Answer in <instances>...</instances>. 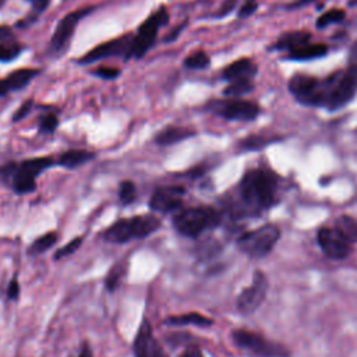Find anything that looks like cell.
Instances as JSON below:
<instances>
[{
	"mask_svg": "<svg viewBox=\"0 0 357 357\" xmlns=\"http://www.w3.org/2000/svg\"><path fill=\"white\" fill-rule=\"evenodd\" d=\"M160 227V220L153 215H137L128 219H120L103 231L105 241L124 244L132 240H141Z\"/></svg>",
	"mask_w": 357,
	"mask_h": 357,
	"instance_id": "2",
	"label": "cell"
},
{
	"mask_svg": "<svg viewBox=\"0 0 357 357\" xmlns=\"http://www.w3.org/2000/svg\"><path fill=\"white\" fill-rule=\"evenodd\" d=\"M222 222V215L209 206H195L187 208L176 213L173 218L174 229L185 237L197 238L204 231L219 226Z\"/></svg>",
	"mask_w": 357,
	"mask_h": 357,
	"instance_id": "3",
	"label": "cell"
},
{
	"mask_svg": "<svg viewBox=\"0 0 357 357\" xmlns=\"http://www.w3.org/2000/svg\"><path fill=\"white\" fill-rule=\"evenodd\" d=\"M10 38H11V29L8 26L1 25L0 26V42L6 40V39H10Z\"/></svg>",
	"mask_w": 357,
	"mask_h": 357,
	"instance_id": "43",
	"label": "cell"
},
{
	"mask_svg": "<svg viewBox=\"0 0 357 357\" xmlns=\"http://www.w3.org/2000/svg\"><path fill=\"white\" fill-rule=\"evenodd\" d=\"M137 198V187L131 180H123L119 185V199L123 205L134 202Z\"/></svg>",
	"mask_w": 357,
	"mask_h": 357,
	"instance_id": "31",
	"label": "cell"
},
{
	"mask_svg": "<svg viewBox=\"0 0 357 357\" xmlns=\"http://www.w3.org/2000/svg\"><path fill=\"white\" fill-rule=\"evenodd\" d=\"M317 243L328 258L336 261L344 259L351 251V243L336 227H319L317 231Z\"/></svg>",
	"mask_w": 357,
	"mask_h": 357,
	"instance_id": "11",
	"label": "cell"
},
{
	"mask_svg": "<svg viewBox=\"0 0 357 357\" xmlns=\"http://www.w3.org/2000/svg\"><path fill=\"white\" fill-rule=\"evenodd\" d=\"M8 91H10V88L7 85V81L6 79H0V98L4 96Z\"/></svg>",
	"mask_w": 357,
	"mask_h": 357,
	"instance_id": "46",
	"label": "cell"
},
{
	"mask_svg": "<svg viewBox=\"0 0 357 357\" xmlns=\"http://www.w3.org/2000/svg\"><path fill=\"white\" fill-rule=\"evenodd\" d=\"M132 39H134L132 35L126 33L117 39L100 43L96 47L91 49L88 53H85L79 59V63L89 64V63H93V61H98V60H102L106 57H112V56H120V54L127 56L130 52L131 43H132Z\"/></svg>",
	"mask_w": 357,
	"mask_h": 357,
	"instance_id": "14",
	"label": "cell"
},
{
	"mask_svg": "<svg viewBox=\"0 0 357 357\" xmlns=\"http://www.w3.org/2000/svg\"><path fill=\"white\" fill-rule=\"evenodd\" d=\"M92 10H93V7H85V8H79L77 11H71L66 17H63L59 21V24L54 29V33L52 36V40H50L52 49H56V50L61 49L68 42V39L73 36L79 20L82 17H85L86 14H89Z\"/></svg>",
	"mask_w": 357,
	"mask_h": 357,
	"instance_id": "15",
	"label": "cell"
},
{
	"mask_svg": "<svg viewBox=\"0 0 357 357\" xmlns=\"http://www.w3.org/2000/svg\"><path fill=\"white\" fill-rule=\"evenodd\" d=\"M95 158V153L86 149H68L59 158V165L66 169H75L84 163H88Z\"/></svg>",
	"mask_w": 357,
	"mask_h": 357,
	"instance_id": "19",
	"label": "cell"
},
{
	"mask_svg": "<svg viewBox=\"0 0 357 357\" xmlns=\"http://www.w3.org/2000/svg\"><path fill=\"white\" fill-rule=\"evenodd\" d=\"M95 74L99 75V77H102V78H106V79H113V78L119 77L120 70H119V68H114V67H105V66H102V67H99V68L95 71Z\"/></svg>",
	"mask_w": 357,
	"mask_h": 357,
	"instance_id": "38",
	"label": "cell"
},
{
	"mask_svg": "<svg viewBox=\"0 0 357 357\" xmlns=\"http://www.w3.org/2000/svg\"><path fill=\"white\" fill-rule=\"evenodd\" d=\"M346 17L344 11L340 10V8H331L328 11H325L324 14H321L317 20V28L322 29V28H326L328 25H332V24H337L340 21H343Z\"/></svg>",
	"mask_w": 357,
	"mask_h": 357,
	"instance_id": "29",
	"label": "cell"
},
{
	"mask_svg": "<svg viewBox=\"0 0 357 357\" xmlns=\"http://www.w3.org/2000/svg\"><path fill=\"white\" fill-rule=\"evenodd\" d=\"M29 1L32 3L33 8L36 11H39V13H42L47 7V4H49V0H29Z\"/></svg>",
	"mask_w": 357,
	"mask_h": 357,
	"instance_id": "41",
	"label": "cell"
},
{
	"mask_svg": "<svg viewBox=\"0 0 357 357\" xmlns=\"http://www.w3.org/2000/svg\"><path fill=\"white\" fill-rule=\"evenodd\" d=\"M22 47L17 42H10L8 39L0 42V61H11L21 53Z\"/></svg>",
	"mask_w": 357,
	"mask_h": 357,
	"instance_id": "32",
	"label": "cell"
},
{
	"mask_svg": "<svg viewBox=\"0 0 357 357\" xmlns=\"http://www.w3.org/2000/svg\"><path fill=\"white\" fill-rule=\"evenodd\" d=\"M280 227L273 223L262 225L254 230L243 233L237 238V247L241 252L251 258L266 257L280 240Z\"/></svg>",
	"mask_w": 357,
	"mask_h": 357,
	"instance_id": "4",
	"label": "cell"
},
{
	"mask_svg": "<svg viewBox=\"0 0 357 357\" xmlns=\"http://www.w3.org/2000/svg\"><path fill=\"white\" fill-rule=\"evenodd\" d=\"M192 135H194V131H191L188 128H184V127H167V128L159 131L155 135V142L158 145L167 146V145L177 144V142H180L183 139H187V138H190Z\"/></svg>",
	"mask_w": 357,
	"mask_h": 357,
	"instance_id": "18",
	"label": "cell"
},
{
	"mask_svg": "<svg viewBox=\"0 0 357 357\" xmlns=\"http://www.w3.org/2000/svg\"><path fill=\"white\" fill-rule=\"evenodd\" d=\"M166 325L172 326H183V325H195L199 328H208L213 324V321L199 312H187L181 315H172L165 319Z\"/></svg>",
	"mask_w": 357,
	"mask_h": 357,
	"instance_id": "20",
	"label": "cell"
},
{
	"mask_svg": "<svg viewBox=\"0 0 357 357\" xmlns=\"http://www.w3.org/2000/svg\"><path fill=\"white\" fill-rule=\"evenodd\" d=\"M211 60H209V56L202 52V50H198V52H194L191 53L185 60H184V66L187 68H194V70H199V68H206L209 66Z\"/></svg>",
	"mask_w": 357,
	"mask_h": 357,
	"instance_id": "33",
	"label": "cell"
},
{
	"mask_svg": "<svg viewBox=\"0 0 357 357\" xmlns=\"http://www.w3.org/2000/svg\"><path fill=\"white\" fill-rule=\"evenodd\" d=\"M258 8V1L257 0H244L241 7L238 8V17L245 18L252 15Z\"/></svg>",
	"mask_w": 357,
	"mask_h": 357,
	"instance_id": "36",
	"label": "cell"
},
{
	"mask_svg": "<svg viewBox=\"0 0 357 357\" xmlns=\"http://www.w3.org/2000/svg\"><path fill=\"white\" fill-rule=\"evenodd\" d=\"M279 199V177L268 169L247 170L237 184L236 215L254 216L272 208Z\"/></svg>",
	"mask_w": 357,
	"mask_h": 357,
	"instance_id": "1",
	"label": "cell"
},
{
	"mask_svg": "<svg viewBox=\"0 0 357 357\" xmlns=\"http://www.w3.org/2000/svg\"><path fill=\"white\" fill-rule=\"evenodd\" d=\"M335 227L350 241L357 243V220L351 216L342 215L336 219Z\"/></svg>",
	"mask_w": 357,
	"mask_h": 357,
	"instance_id": "25",
	"label": "cell"
},
{
	"mask_svg": "<svg viewBox=\"0 0 357 357\" xmlns=\"http://www.w3.org/2000/svg\"><path fill=\"white\" fill-rule=\"evenodd\" d=\"M59 126V119L56 117V114H46L40 119L39 121V131L43 134H52Z\"/></svg>",
	"mask_w": 357,
	"mask_h": 357,
	"instance_id": "35",
	"label": "cell"
},
{
	"mask_svg": "<svg viewBox=\"0 0 357 357\" xmlns=\"http://www.w3.org/2000/svg\"><path fill=\"white\" fill-rule=\"evenodd\" d=\"M169 20V14L165 7H159L151 17H148L138 28L137 36H134L127 59H141L153 46L158 36V31Z\"/></svg>",
	"mask_w": 357,
	"mask_h": 357,
	"instance_id": "7",
	"label": "cell"
},
{
	"mask_svg": "<svg viewBox=\"0 0 357 357\" xmlns=\"http://www.w3.org/2000/svg\"><path fill=\"white\" fill-rule=\"evenodd\" d=\"M132 350L135 357H167L162 344L153 335L151 324L144 319L134 337Z\"/></svg>",
	"mask_w": 357,
	"mask_h": 357,
	"instance_id": "13",
	"label": "cell"
},
{
	"mask_svg": "<svg viewBox=\"0 0 357 357\" xmlns=\"http://www.w3.org/2000/svg\"><path fill=\"white\" fill-rule=\"evenodd\" d=\"M7 297L10 300H18V297H20V283H18L17 278H13L10 280L8 287H7Z\"/></svg>",
	"mask_w": 357,
	"mask_h": 357,
	"instance_id": "40",
	"label": "cell"
},
{
	"mask_svg": "<svg viewBox=\"0 0 357 357\" xmlns=\"http://www.w3.org/2000/svg\"><path fill=\"white\" fill-rule=\"evenodd\" d=\"M32 105H33L32 99L25 100V102H24V103L17 109V112L14 113V116H13V121L15 123V121H20V120H22L24 117H26V116L29 114L31 109H32Z\"/></svg>",
	"mask_w": 357,
	"mask_h": 357,
	"instance_id": "37",
	"label": "cell"
},
{
	"mask_svg": "<svg viewBox=\"0 0 357 357\" xmlns=\"http://www.w3.org/2000/svg\"><path fill=\"white\" fill-rule=\"evenodd\" d=\"M82 244V237H75L73 238L71 241H68L66 245H63L61 248H59L54 254V259H60V258H64L67 255H71L73 252H75Z\"/></svg>",
	"mask_w": 357,
	"mask_h": 357,
	"instance_id": "34",
	"label": "cell"
},
{
	"mask_svg": "<svg viewBox=\"0 0 357 357\" xmlns=\"http://www.w3.org/2000/svg\"><path fill=\"white\" fill-rule=\"evenodd\" d=\"M77 357H93V353H92L91 347L86 343H84L82 347H81V351H79V354Z\"/></svg>",
	"mask_w": 357,
	"mask_h": 357,
	"instance_id": "44",
	"label": "cell"
},
{
	"mask_svg": "<svg viewBox=\"0 0 357 357\" xmlns=\"http://www.w3.org/2000/svg\"><path fill=\"white\" fill-rule=\"evenodd\" d=\"M1 4H3V0H0V7H1Z\"/></svg>",
	"mask_w": 357,
	"mask_h": 357,
	"instance_id": "49",
	"label": "cell"
},
{
	"mask_svg": "<svg viewBox=\"0 0 357 357\" xmlns=\"http://www.w3.org/2000/svg\"><path fill=\"white\" fill-rule=\"evenodd\" d=\"M312 1H315V0H296V3H293V4L290 6V8H297V7L310 4V3H312Z\"/></svg>",
	"mask_w": 357,
	"mask_h": 357,
	"instance_id": "47",
	"label": "cell"
},
{
	"mask_svg": "<svg viewBox=\"0 0 357 357\" xmlns=\"http://www.w3.org/2000/svg\"><path fill=\"white\" fill-rule=\"evenodd\" d=\"M237 3H238V0H223L222 6L219 7V10H218V13H216V17L222 18V17L229 15V14L234 10V7L237 6Z\"/></svg>",
	"mask_w": 357,
	"mask_h": 357,
	"instance_id": "39",
	"label": "cell"
},
{
	"mask_svg": "<svg viewBox=\"0 0 357 357\" xmlns=\"http://www.w3.org/2000/svg\"><path fill=\"white\" fill-rule=\"evenodd\" d=\"M326 92H325V105L324 107L335 112L344 107L357 92V74L353 70L346 73H336L332 77L325 79Z\"/></svg>",
	"mask_w": 357,
	"mask_h": 357,
	"instance_id": "5",
	"label": "cell"
},
{
	"mask_svg": "<svg viewBox=\"0 0 357 357\" xmlns=\"http://www.w3.org/2000/svg\"><path fill=\"white\" fill-rule=\"evenodd\" d=\"M350 6H357V0H351V1H350Z\"/></svg>",
	"mask_w": 357,
	"mask_h": 357,
	"instance_id": "48",
	"label": "cell"
},
{
	"mask_svg": "<svg viewBox=\"0 0 357 357\" xmlns=\"http://www.w3.org/2000/svg\"><path fill=\"white\" fill-rule=\"evenodd\" d=\"M231 340L237 347L257 357H290L289 349L283 344L272 342L248 329H234L231 332Z\"/></svg>",
	"mask_w": 357,
	"mask_h": 357,
	"instance_id": "6",
	"label": "cell"
},
{
	"mask_svg": "<svg viewBox=\"0 0 357 357\" xmlns=\"http://www.w3.org/2000/svg\"><path fill=\"white\" fill-rule=\"evenodd\" d=\"M273 141H278V138H268V137H262V135H250L240 141L238 148L243 151H259Z\"/></svg>",
	"mask_w": 357,
	"mask_h": 357,
	"instance_id": "27",
	"label": "cell"
},
{
	"mask_svg": "<svg viewBox=\"0 0 357 357\" xmlns=\"http://www.w3.org/2000/svg\"><path fill=\"white\" fill-rule=\"evenodd\" d=\"M59 240V236L56 231H50L46 233L40 237H38L36 240H33V243L28 247V254L29 255H36V254H43L45 251H47L49 248H52Z\"/></svg>",
	"mask_w": 357,
	"mask_h": 357,
	"instance_id": "26",
	"label": "cell"
},
{
	"mask_svg": "<svg viewBox=\"0 0 357 357\" xmlns=\"http://www.w3.org/2000/svg\"><path fill=\"white\" fill-rule=\"evenodd\" d=\"M124 273H126V268L123 265H117V264L109 271V273L105 279V287L107 289V291L112 293L120 286V283L124 278Z\"/></svg>",
	"mask_w": 357,
	"mask_h": 357,
	"instance_id": "30",
	"label": "cell"
},
{
	"mask_svg": "<svg viewBox=\"0 0 357 357\" xmlns=\"http://www.w3.org/2000/svg\"><path fill=\"white\" fill-rule=\"evenodd\" d=\"M184 195H185V188L181 185L158 187L151 195L149 208L155 212L170 213L181 208Z\"/></svg>",
	"mask_w": 357,
	"mask_h": 357,
	"instance_id": "12",
	"label": "cell"
},
{
	"mask_svg": "<svg viewBox=\"0 0 357 357\" xmlns=\"http://www.w3.org/2000/svg\"><path fill=\"white\" fill-rule=\"evenodd\" d=\"M38 73H39V71H38L36 68H29V67H26V68H20V70L11 73V74L6 78L10 91H20V89H22L25 85H28V84L32 81V78H33Z\"/></svg>",
	"mask_w": 357,
	"mask_h": 357,
	"instance_id": "23",
	"label": "cell"
},
{
	"mask_svg": "<svg viewBox=\"0 0 357 357\" xmlns=\"http://www.w3.org/2000/svg\"><path fill=\"white\" fill-rule=\"evenodd\" d=\"M254 89V84L251 79H236V81H231L226 88H225V95L227 96H233V98H237V96H241L244 93H248Z\"/></svg>",
	"mask_w": 357,
	"mask_h": 357,
	"instance_id": "28",
	"label": "cell"
},
{
	"mask_svg": "<svg viewBox=\"0 0 357 357\" xmlns=\"http://www.w3.org/2000/svg\"><path fill=\"white\" fill-rule=\"evenodd\" d=\"M257 74V66L250 59H238L225 67L222 77L227 81L236 79H251Z\"/></svg>",
	"mask_w": 357,
	"mask_h": 357,
	"instance_id": "16",
	"label": "cell"
},
{
	"mask_svg": "<svg viewBox=\"0 0 357 357\" xmlns=\"http://www.w3.org/2000/svg\"><path fill=\"white\" fill-rule=\"evenodd\" d=\"M213 113L230 121H252L259 116V106L251 100L233 98L229 100H216L211 105Z\"/></svg>",
	"mask_w": 357,
	"mask_h": 357,
	"instance_id": "10",
	"label": "cell"
},
{
	"mask_svg": "<svg viewBox=\"0 0 357 357\" xmlns=\"http://www.w3.org/2000/svg\"><path fill=\"white\" fill-rule=\"evenodd\" d=\"M10 180H11L13 190L17 194H29V192L36 190L35 177H31L29 174H26L22 170H20L18 165H14V170L11 173Z\"/></svg>",
	"mask_w": 357,
	"mask_h": 357,
	"instance_id": "22",
	"label": "cell"
},
{
	"mask_svg": "<svg viewBox=\"0 0 357 357\" xmlns=\"http://www.w3.org/2000/svg\"><path fill=\"white\" fill-rule=\"evenodd\" d=\"M329 47L325 43H305L294 50H290L287 54L289 60H296V61H307L312 59H319L324 57L328 53Z\"/></svg>",
	"mask_w": 357,
	"mask_h": 357,
	"instance_id": "17",
	"label": "cell"
},
{
	"mask_svg": "<svg viewBox=\"0 0 357 357\" xmlns=\"http://www.w3.org/2000/svg\"><path fill=\"white\" fill-rule=\"evenodd\" d=\"M53 159L50 156H42V158H32V159H26L22 160L18 165V169L22 170L24 173L29 174L31 177H38L43 170H46L47 167H50L53 165Z\"/></svg>",
	"mask_w": 357,
	"mask_h": 357,
	"instance_id": "24",
	"label": "cell"
},
{
	"mask_svg": "<svg viewBox=\"0 0 357 357\" xmlns=\"http://www.w3.org/2000/svg\"><path fill=\"white\" fill-rule=\"evenodd\" d=\"M289 91L293 96L305 106L324 107L325 105V81H319L317 77L296 74L289 81Z\"/></svg>",
	"mask_w": 357,
	"mask_h": 357,
	"instance_id": "8",
	"label": "cell"
},
{
	"mask_svg": "<svg viewBox=\"0 0 357 357\" xmlns=\"http://www.w3.org/2000/svg\"><path fill=\"white\" fill-rule=\"evenodd\" d=\"M310 39H311V35H310L308 32H305V31L287 32V33L282 35V36L276 40L273 49L290 52V50H294V49H297V47L305 45V43H308Z\"/></svg>",
	"mask_w": 357,
	"mask_h": 357,
	"instance_id": "21",
	"label": "cell"
},
{
	"mask_svg": "<svg viewBox=\"0 0 357 357\" xmlns=\"http://www.w3.org/2000/svg\"><path fill=\"white\" fill-rule=\"evenodd\" d=\"M180 357H202V353L198 349L192 347V349H187Z\"/></svg>",
	"mask_w": 357,
	"mask_h": 357,
	"instance_id": "42",
	"label": "cell"
},
{
	"mask_svg": "<svg viewBox=\"0 0 357 357\" xmlns=\"http://www.w3.org/2000/svg\"><path fill=\"white\" fill-rule=\"evenodd\" d=\"M184 26H185V22H184V24H181V25H178V26L174 29V32L172 31V32H170V35L166 38V42H170V40L176 39V38H177V35L180 33V31H181Z\"/></svg>",
	"mask_w": 357,
	"mask_h": 357,
	"instance_id": "45",
	"label": "cell"
},
{
	"mask_svg": "<svg viewBox=\"0 0 357 357\" xmlns=\"http://www.w3.org/2000/svg\"><path fill=\"white\" fill-rule=\"evenodd\" d=\"M268 289H269V284L265 273L262 271H255L250 286L244 287L237 296V300H236L237 310L244 315L255 312L261 307V304L265 301Z\"/></svg>",
	"mask_w": 357,
	"mask_h": 357,
	"instance_id": "9",
	"label": "cell"
}]
</instances>
